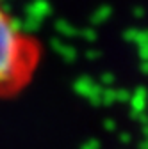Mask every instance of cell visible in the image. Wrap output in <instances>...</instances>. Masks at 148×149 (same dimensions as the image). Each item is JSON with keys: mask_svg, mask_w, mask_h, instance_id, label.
Wrapping results in <instances>:
<instances>
[{"mask_svg": "<svg viewBox=\"0 0 148 149\" xmlns=\"http://www.w3.org/2000/svg\"><path fill=\"white\" fill-rule=\"evenodd\" d=\"M41 59L39 43L0 6V96H13L30 80Z\"/></svg>", "mask_w": 148, "mask_h": 149, "instance_id": "obj_1", "label": "cell"}]
</instances>
